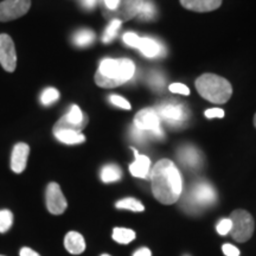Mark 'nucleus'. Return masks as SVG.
I'll use <instances>...</instances> for the list:
<instances>
[{"label":"nucleus","instance_id":"nucleus-11","mask_svg":"<svg viewBox=\"0 0 256 256\" xmlns=\"http://www.w3.org/2000/svg\"><path fill=\"white\" fill-rule=\"evenodd\" d=\"M190 200L198 206H206L216 200V192L210 184L206 182H200L191 188Z\"/></svg>","mask_w":256,"mask_h":256},{"label":"nucleus","instance_id":"nucleus-20","mask_svg":"<svg viewBox=\"0 0 256 256\" xmlns=\"http://www.w3.org/2000/svg\"><path fill=\"white\" fill-rule=\"evenodd\" d=\"M121 176H122V172L116 165H107L101 171V179L104 183H113V182L120 180Z\"/></svg>","mask_w":256,"mask_h":256},{"label":"nucleus","instance_id":"nucleus-10","mask_svg":"<svg viewBox=\"0 0 256 256\" xmlns=\"http://www.w3.org/2000/svg\"><path fill=\"white\" fill-rule=\"evenodd\" d=\"M46 208L52 215H60L68 208L66 197H64L60 186L57 183H50L46 192Z\"/></svg>","mask_w":256,"mask_h":256},{"label":"nucleus","instance_id":"nucleus-33","mask_svg":"<svg viewBox=\"0 0 256 256\" xmlns=\"http://www.w3.org/2000/svg\"><path fill=\"white\" fill-rule=\"evenodd\" d=\"M138 34H133V32H127V34H124V43L127 44L128 46H132L134 48V46H136V42L138 40Z\"/></svg>","mask_w":256,"mask_h":256},{"label":"nucleus","instance_id":"nucleus-27","mask_svg":"<svg viewBox=\"0 0 256 256\" xmlns=\"http://www.w3.org/2000/svg\"><path fill=\"white\" fill-rule=\"evenodd\" d=\"M58 98H60V92L57 90V89L48 88L43 92V94H42L40 101L43 104L49 106L51 104H54L55 101L58 100Z\"/></svg>","mask_w":256,"mask_h":256},{"label":"nucleus","instance_id":"nucleus-13","mask_svg":"<svg viewBox=\"0 0 256 256\" xmlns=\"http://www.w3.org/2000/svg\"><path fill=\"white\" fill-rule=\"evenodd\" d=\"M223 0H180V4L184 8L194 12H211L215 11L222 5Z\"/></svg>","mask_w":256,"mask_h":256},{"label":"nucleus","instance_id":"nucleus-9","mask_svg":"<svg viewBox=\"0 0 256 256\" xmlns=\"http://www.w3.org/2000/svg\"><path fill=\"white\" fill-rule=\"evenodd\" d=\"M0 64L8 72H14L17 66V52L12 38L6 34H0Z\"/></svg>","mask_w":256,"mask_h":256},{"label":"nucleus","instance_id":"nucleus-8","mask_svg":"<svg viewBox=\"0 0 256 256\" xmlns=\"http://www.w3.org/2000/svg\"><path fill=\"white\" fill-rule=\"evenodd\" d=\"M31 8V0H4L0 2V22H11L23 17Z\"/></svg>","mask_w":256,"mask_h":256},{"label":"nucleus","instance_id":"nucleus-6","mask_svg":"<svg viewBox=\"0 0 256 256\" xmlns=\"http://www.w3.org/2000/svg\"><path fill=\"white\" fill-rule=\"evenodd\" d=\"M134 126L136 130L142 133H151L152 136L162 138L164 136L162 127H160V119L153 108H145L139 110L134 118Z\"/></svg>","mask_w":256,"mask_h":256},{"label":"nucleus","instance_id":"nucleus-1","mask_svg":"<svg viewBox=\"0 0 256 256\" xmlns=\"http://www.w3.org/2000/svg\"><path fill=\"white\" fill-rule=\"evenodd\" d=\"M153 196L165 206H171L180 198L183 180L177 166L168 159H162L154 165L151 174Z\"/></svg>","mask_w":256,"mask_h":256},{"label":"nucleus","instance_id":"nucleus-12","mask_svg":"<svg viewBox=\"0 0 256 256\" xmlns=\"http://www.w3.org/2000/svg\"><path fill=\"white\" fill-rule=\"evenodd\" d=\"M30 147L28 144L19 142L14 147L11 156V168L14 174H22L26 168Z\"/></svg>","mask_w":256,"mask_h":256},{"label":"nucleus","instance_id":"nucleus-19","mask_svg":"<svg viewBox=\"0 0 256 256\" xmlns=\"http://www.w3.org/2000/svg\"><path fill=\"white\" fill-rule=\"evenodd\" d=\"M88 122L83 124H72L66 119V116L60 118L54 126V133L60 132V130H72V132L76 133H82V130L87 127Z\"/></svg>","mask_w":256,"mask_h":256},{"label":"nucleus","instance_id":"nucleus-34","mask_svg":"<svg viewBox=\"0 0 256 256\" xmlns=\"http://www.w3.org/2000/svg\"><path fill=\"white\" fill-rule=\"evenodd\" d=\"M104 8L107 10H110V11H113V10H115L118 8V5H119L120 0H104Z\"/></svg>","mask_w":256,"mask_h":256},{"label":"nucleus","instance_id":"nucleus-5","mask_svg":"<svg viewBox=\"0 0 256 256\" xmlns=\"http://www.w3.org/2000/svg\"><path fill=\"white\" fill-rule=\"evenodd\" d=\"M160 120H164L171 126H182L188 119V110L186 106L177 100L166 101L156 110Z\"/></svg>","mask_w":256,"mask_h":256},{"label":"nucleus","instance_id":"nucleus-3","mask_svg":"<svg viewBox=\"0 0 256 256\" xmlns=\"http://www.w3.org/2000/svg\"><path fill=\"white\" fill-rule=\"evenodd\" d=\"M194 84L202 98L214 104H226L232 95V83L216 74H203Z\"/></svg>","mask_w":256,"mask_h":256},{"label":"nucleus","instance_id":"nucleus-23","mask_svg":"<svg viewBox=\"0 0 256 256\" xmlns=\"http://www.w3.org/2000/svg\"><path fill=\"white\" fill-rule=\"evenodd\" d=\"M115 206L118 209H126V210H130V211H136V212H140V211L145 210V206L140 203L139 200H136V198H124L115 204Z\"/></svg>","mask_w":256,"mask_h":256},{"label":"nucleus","instance_id":"nucleus-16","mask_svg":"<svg viewBox=\"0 0 256 256\" xmlns=\"http://www.w3.org/2000/svg\"><path fill=\"white\" fill-rule=\"evenodd\" d=\"M64 247L70 254L78 255L86 250V241L81 234L70 232L64 238Z\"/></svg>","mask_w":256,"mask_h":256},{"label":"nucleus","instance_id":"nucleus-31","mask_svg":"<svg viewBox=\"0 0 256 256\" xmlns=\"http://www.w3.org/2000/svg\"><path fill=\"white\" fill-rule=\"evenodd\" d=\"M222 250L224 252V255H226V256H240L238 249L236 248L235 246L229 244V243H226V244H223Z\"/></svg>","mask_w":256,"mask_h":256},{"label":"nucleus","instance_id":"nucleus-30","mask_svg":"<svg viewBox=\"0 0 256 256\" xmlns=\"http://www.w3.org/2000/svg\"><path fill=\"white\" fill-rule=\"evenodd\" d=\"M168 89L170 92H176V94H182V95L190 94V89H188L185 84H183V83H172V84H170Z\"/></svg>","mask_w":256,"mask_h":256},{"label":"nucleus","instance_id":"nucleus-7","mask_svg":"<svg viewBox=\"0 0 256 256\" xmlns=\"http://www.w3.org/2000/svg\"><path fill=\"white\" fill-rule=\"evenodd\" d=\"M144 0H120L118 8L110 10L102 8V12L107 18L118 19L120 22H127L138 17L140 10L142 8Z\"/></svg>","mask_w":256,"mask_h":256},{"label":"nucleus","instance_id":"nucleus-18","mask_svg":"<svg viewBox=\"0 0 256 256\" xmlns=\"http://www.w3.org/2000/svg\"><path fill=\"white\" fill-rule=\"evenodd\" d=\"M60 142L66 144V145H75V144H81L86 140V136L82 133L72 132V130H60V132L54 133Z\"/></svg>","mask_w":256,"mask_h":256},{"label":"nucleus","instance_id":"nucleus-25","mask_svg":"<svg viewBox=\"0 0 256 256\" xmlns=\"http://www.w3.org/2000/svg\"><path fill=\"white\" fill-rule=\"evenodd\" d=\"M121 24H122V22L118 20V19H112L110 24L108 25L107 28H106L104 37H102V42L106 44L110 43V42L118 36V31H119V28H121Z\"/></svg>","mask_w":256,"mask_h":256},{"label":"nucleus","instance_id":"nucleus-37","mask_svg":"<svg viewBox=\"0 0 256 256\" xmlns=\"http://www.w3.org/2000/svg\"><path fill=\"white\" fill-rule=\"evenodd\" d=\"M98 2V0H82V4L86 8H92Z\"/></svg>","mask_w":256,"mask_h":256},{"label":"nucleus","instance_id":"nucleus-26","mask_svg":"<svg viewBox=\"0 0 256 256\" xmlns=\"http://www.w3.org/2000/svg\"><path fill=\"white\" fill-rule=\"evenodd\" d=\"M14 223V214L8 209L0 210V232H8Z\"/></svg>","mask_w":256,"mask_h":256},{"label":"nucleus","instance_id":"nucleus-32","mask_svg":"<svg viewBox=\"0 0 256 256\" xmlns=\"http://www.w3.org/2000/svg\"><path fill=\"white\" fill-rule=\"evenodd\" d=\"M206 116L209 119H214V118H223L224 110L220 108H211V110H206Z\"/></svg>","mask_w":256,"mask_h":256},{"label":"nucleus","instance_id":"nucleus-29","mask_svg":"<svg viewBox=\"0 0 256 256\" xmlns=\"http://www.w3.org/2000/svg\"><path fill=\"white\" fill-rule=\"evenodd\" d=\"M230 230H232V220H230V218H224L220 220L218 224H217V232L220 235H228Z\"/></svg>","mask_w":256,"mask_h":256},{"label":"nucleus","instance_id":"nucleus-21","mask_svg":"<svg viewBox=\"0 0 256 256\" xmlns=\"http://www.w3.org/2000/svg\"><path fill=\"white\" fill-rule=\"evenodd\" d=\"M136 238V232L130 229L126 228H114L113 240L120 244H127Z\"/></svg>","mask_w":256,"mask_h":256},{"label":"nucleus","instance_id":"nucleus-36","mask_svg":"<svg viewBox=\"0 0 256 256\" xmlns=\"http://www.w3.org/2000/svg\"><path fill=\"white\" fill-rule=\"evenodd\" d=\"M133 256H152L151 250L148 248H140L134 252Z\"/></svg>","mask_w":256,"mask_h":256},{"label":"nucleus","instance_id":"nucleus-2","mask_svg":"<svg viewBox=\"0 0 256 256\" xmlns=\"http://www.w3.org/2000/svg\"><path fill=\"white\" fill-rule=\"evenodd\" d=\"M136 72V66L128 58H106L95 74V83L101 88L110 89L130 81Z\"/></svg>","mask_w":256,"mask_h":256},{"label":"nucleus","instance_id":"nucleus-14","mask_svg":"<svg viewBox=\"0 0 256 256\" xmlns=\"http://www.w3.org/2000/svg\"><path fill=\"white\" fill-rule=\"evenodd\" d=\"M134 48H136L146 57H156L162 52L160 44L150 37H138Z\"/></svg>","mask_w":256,"mask_h":256},{"label":"nucleus","instance_id":"nucleus-39","mask_svg":"<svg viewBox=\"0 0 256 256\" xmlns=\"http://www.w3.org/2000/svg\"><path fill=\"white\" fill-rule=\"evenodd\" d=\"M101 256H110V255H108V254H104V255H101Z\"/></svg>","mask_w":256,"mask_h":256},{"label":"nucleus","instance_id":"nucleus-40","mask_svg":"<svg viewBox=\"0 0 256 256\" xmlns=\"http://www.w3.org/2000/svg\"><path fill=\"white\" fill-rule=\"evenodd\" d=\"M0 256H4V255H0Z\"/></svg>","mask_w":256,"mask_h":256},{"label":"nucleus","instance_id":"nucleus-24","mask_svg":"<svg viewBox=\"0 0 256 256\" xmlns=\"http://www.w3.org/2000/svg\"><path fill=\"white\" fill-rule=\"evenodd\" d=\"M156 11L154 4H153L151 0H144L142 8L140 10L138 17L142 19V20L150 22L156 18Z\"/></svg>","mask_w":256,"mask_h":256},{"label":"nucleus","instance_id":"nucleus-35","mask_svg":"<svg viewBox=\"0 0 256 256\" xmlns=\"http://www.w3.org/2000/svg\"><path fill=\"white\" fill-rule=\"evenodd\" d=\"M19 255H20V256H40V254H38V252L32 250V249L28 248V247L22 248L20 252H19Z\"/></svg>","mask_w":256,"mask_h":256},{"label":"nucleus","instance_id":"nucleus-22","mask_svg":"<svg viewBox=\"0 0 256 256\" xmlns=\"http://www.w3.org/2000/svg\"><path fill=\"white\" fill-rule=\"evenodd\" d=\"M95 40V34L90 30H84L78 31V34L74 36V43L78 46H88L94 42Z\"/></svg>","mask_w":256,"mask_h":256},{"label":"nucleus","instance_id":"nucleus-38","mask_svg":"<svg viewBox=\"0 0 256 256\" xmlns=\"http://www.w3.org/2000/svg\"><path fill=\"white\" fill-rule=\"evenodd\" d=\"M254 126H255V128H256V113H255V115H254Z\"/></svg>","mask_w":256,"mask_h":256},{"label":"nucleus","instance_id":"nucleus-4","mask_svg":"<svg viewBox=\"0 0 256 256\" xmlns=\"http://www.w3.org/2000/svg\"><path fill=\"white\" fill-rule=\"evenodd\" d=\"M230 220H232L230 234L236 242L243 243L252 238V234H254L255 223L254 218L248 211L243 209L232 211V214L230 215Z\"/></svg>","mask_w":256,"mask_h":256},{"label":"nucleus","instance_id":"nucleus-28","mask_svg":"<svg viewBox=\"0 0 256 256\" xmlns=\"http://www.w3.org/2000/svg\"><path fill=\"white\" fill-rule=\"evenodd\" d=\"M110 100L112 104H113L114 106H116V107L122 108V110H130V102H128L126 98H121V96H119V95H110Z\"/></svg>","mask_w":256,"mask_h":256},{"label":"nucleus","instance_id":"nucleus-15","mask_svg":"<svg viewBox=\"0 0 256 256\" xmlns=\"http://www.w3.org/2000/svg\"><path fill=\"white\" fill-rule=\"evenodd\" d=\"M133 151L134 156H136V160L130 165V174L136 178H146L150 172V168H151V160H150L148 156L139 154L136 150H133Z\"/></svg>","mask_w":256,"mask_h":256},{"label":"nucleus","instance_id":"nucleus-17","mask_svg":"<svg viewBox=\"0 0 256 256\" xmlns=\"http://www.w3.org/2000/svg\"><path fill=\"white\" fill-rule=\"evenodd\" d=\"M179 160L188 168H197L200 165L202 156L198 150L192 146H184L178 152Z\"/></svg>","mask_w":256,"mask_h":256}]
</instances>
